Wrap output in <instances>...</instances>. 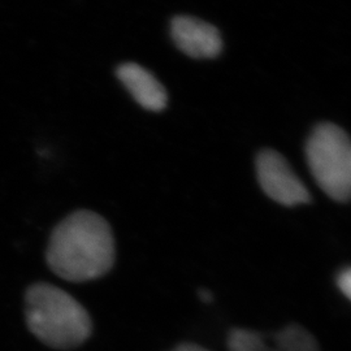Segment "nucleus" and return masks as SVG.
Instances as JSON below:
<instances>
[{"label": "nucleus", "mask_w": 351, "mask_h": 351, "mask_svg": "<svg viewBox=\"0 0 351 351\" xmlns=\"http://www.w3.org/2000/svg\"><path fill=\"white\" fill-rule=\"evenodd\" d=\"M46 262L56 276L88 282L106 276L116 262L112 228L99 213L78 210L51 232Z\"/></svg>", "instance_id": "obj_1"}, {"label": "nucleus", "mask_w": 351, "mask_h": 351, "mask_svg": "<svg viewBox=\"0 0 351 351\" xmlns=\"http://www.w3.org/2000/svg\"><path fill=\"white\" fill-rule=\"evenodd\" d=\"M25 320L34 337L56 350L75 349L93 333L88 310L69 293L49 282H36L26 289Z\"/></svg>", "instance_id": "obj_2"}, {"label": "nucleus", "mask_w": 351, "mask_h": 351, "mask_svg": "<svg viewBox=\"0 0 351 351\" xmlns=\"http://www.w3.org/2000/svg\"><path fill=\"white\" fill-rule=\"evenodd\" d=\"M306 162L315 182L336 202L351 199V139L341 126L323 123L306 142Z\"/></svg>", "instance_id": "obj_3"}, {"label": "nucleus", "mask_w": 351, "mask_h": 351, "mask_svg": "<svg viewBox=\"0 0 351 351\" xmlns=\"http://www.w3.org/2000/svg\"><path fill=\"white\" fill-rule=\"evenodd\" d=\"M256 176L264 193L282 206L294 207L313 199L288 160L277 151L265 149L258 154Z\"/></svg>", "instance_id": "obj_4"}, {"label": "nucleus", "mask_w": 351, "mask_h": 351, "mask_svg": "<svg viewBox=\"0 0 351 351\" xmlns=\"http://www.w3.org/2000/svg\"><path fill=\"white\" fill-rule=\"evenodd\" d=\"M229 351H320L314 336L300 324H290L274 333L233 329L228 337Z\"/></svg>", "instance_id": "obj_5"}, {"label": "nucleus", "mask_w": 351, "mask_h": 351, "mask_svg": "<svg viewBox=\"0 0 351 351\" xmlns=\"http://www.w3.org/2000/svg\"><path fill=\"white\" fill-rule=\"evenodd\" d=\"M171 37L178 50L194 59H213L223 51V38L215 26L190 16H177Z\"/></svg>", "instance_id": "obj_6"}, {"label": "nucleus", "mask_w": 351, "mask_h": 351, "mask_svg": "<svg viewBox=\"0 0 351 351\" xmlns=\"http://www.w3.org/2000/svg\"><path fill=\"white\" fill-rule=\"evenodd\" d=\"M117 77L141 107L160 112L167 107L168 94L160 81L138 64L126 63L119 66Z\"/></svg>", "instance_id": "obj_7"}, {"label": "nucleus", "mask_w": 351, "mask_h": 351, "mask_svg": "<svg viewBox=\"0 0 351 351\" xmlns=\"http://www.w3.org/2000/svg\"><path fill=\"white\" fill-rule=\"evenodd\" d=\"M337 287L343 295L351 301V267L342 269L337 276Z\"/></svg>", "instance_id": "obj_8"}, {"label": "nucleus", "mask_w": 351, "mask_h": 351, "mask_svg": "<svg viewBox=\"0 0 351 351\" xmlns=\"http://www.w3.org/2000/svg\"><path fill=\"white\" fill-rule=\"evenodd\" d=\"M171 351H210L207 350L206 348L199 346L197 343H191V342H184V343H180L177 345L176 348H173Z\"/></svg>", "instance_id": "obj_9"}, {"label": "nucleus", "mask_w": 351, "mask_h": 351, "mask_svg": "<svg viewBox=\"0 0 351 351\" xmlns=\"http://www.w3.org/2000/svg\"><path fill=\"white\" fill-rule=\"evenodd\" d=\"M199 298H201L202 301L204 302V303H210V302L213 301V294L208 291V290H201L199 291Z\"/></svg>", "instance_id": "obj_10"}, {"label": "nucleus", "mask_w": 351, "mask_h": 351, "mask_svg": "<svg viewBox=\"0 0 351 351\" xmlns=\"http://www.w3.org/2000/svg\"><path fill=\"white\" fill-rule=\"evenodd\" d=\"M350 175H351V162H350Z\"/></svg>", "instance_id": "obj_11"}]
</instances>
